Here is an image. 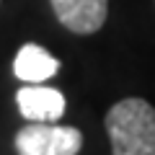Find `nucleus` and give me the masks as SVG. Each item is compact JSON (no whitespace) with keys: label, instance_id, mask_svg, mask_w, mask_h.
<instances>
[{"label":"nucleus","instance_id":"obj_3","mask_svg":"<svg viewBox=\"0 0 155 155\" xmlns=\"http://www.w3.org/2000/svg\"><path fill=\"white\" fill-rule=\"evenodd\" d=\"M57 21L72 34H96L106 23L109 0H49Z\"/></svg>","mask_w":155,"mask_h":155},{"label":"nucleus","instance_id":"obj_5","mask_svg":"<svg viewBox=\"0 0 155 155\" xmlns=\"http://www.w3.org/2000/svg\"><path fill=\"white\" fill-rule=\"evenodd\" d=\"M60 70V60L52 57L44 47L39 44H23L16 52V60H13V75L23 83H41V80H49L54 72Z\"/></svg>","mask_w":155,"mask_h":155},{"label":"nucleus","instance_id":"obj_4","mask_svg":"<svg viewBox=\"0 0 155 155\" xmlns=\"http://www.w3.org/2000/svg\"><path fill=\"white\" fill-rule=\"evenodd\" d=\"M16 104L28 122H57L65 114V96L49 85H23L16 91Z\"/></svg>","mask_w":155,"mask_h":155},{"label":"nucleus","instance_id":"obj_2","mask_svg":"<svg viewBox=\"0 0 155 155\" xmlns=\"http://www.w3.org/2000/svg\"><path fill=\"white\" fill-rule=\"evenodd\" d=\"M83 147V132L52 122H31L16 132L18 155H78Z\"/></svg>","mask_w":155,"mask_h":155},{"label":"nucleus","instance_id":"obj_1","mask_svg":"<svg viewBox=\"0 0 155 155\" xmlns=\"http://www.w3.org/2000/svg\"><path fill=\"white\" fill-rule=\"evenodd\" d=\"M111 155H155V109L145 98H122L106 114Z\"/></svg>","mask_w":155,"mask_h":155}]
</instances>
